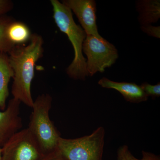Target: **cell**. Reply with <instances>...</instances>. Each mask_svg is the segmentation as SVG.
<instances>
[{
	"label": "cell",
	"instance_id": "6da1fadb",
	"mask_svg": "<svg viewBox=\"0 0 160 160\" xmlns=\"http://www.w3.org/2000/svg\"><path fill=\"white\" fill-rule=\"evenodd\" d=\"M29 41L26 46L15 45L8 54L13 72L11 89L13 98L32 108L34 102L32 97V82L36 63L43 56L44 41L41 35L34 33Z\"/></svg>",
	"mask_w": 160,
	"mask_h": 160
},
{
	"label": "cell",
	"instance_id": "7a4b0ae2",
	"mask_svg": "<svg viewBox=\"0 0 160 160\" xmlns=\"http://www.w3.org/2000/svg\"><path fill=\"white\" fill-rule=\"evenodd\" d=\"M50 2L55 22L60 31L67 36L74 49V58L66 69V73L73 79L84 81L89 76L82 51L83 43L87 36L86 32L74 22L72 12L68 7L58 0H51Z\"/></svg>",
	"mask_w": 160,
	"mask_h": 160
},
{
	"label": "cell",
	"instance_id": "3957f363",
	"mask_svg": "<svg viewBox=\"0 0 160 160\" xmlns=\"http://www.w3.org/2000/svg\"><path fill=\"white\" fill-rule=\"evenodd\" d=\"M52 98L48 93L40 95L33 102L28 129L34 136L44 154L58 147L61 137L58 130L49 118Z\"/></svg>",
	"mask_w": 160,
	"mask_h": 160
},
{
	"label": "cell",
	"instance_id": "277c9868",
	"mask_svg": "<svg viewBox=\"0 0 160 160\" xmlns=\"http://www.w3.org/2000/svg\"><path fill=\"white\" fill-rule=\"evenodd\" d=\"M105 129L98 128L91 134L74 139L61 137L58 148L68 160H102Z\"/></svg>",
	"mask_w": 160,
	"mask_h": 160
},
{
	"label": "cell",
	"instance_id": "5b68a950",
	"mask_svg": "<svg viewBox=\"0 0 160 160\" xmlns=\"http://www.w3.org/2000/svg\"><path fill=\"white\" fill-rule=\"evenodd\" d=\"M82 51L86 54V69L89 76L103 72L115 63L118 58L115 46L105 39L87 35L83 43Z\"/></svg>",
	"mask_w": 160,
	"mask_h": 160
},
{
	"label": "cell",
	"instance_id": "8992f818",
	"mask_svg": "<svg viewBox=\"0 0 160 160\" xmlns=\"http://www.w3.org/2000/svg\"><path fill=\"white\" fill-rule=\"evenodd\" d=\"M2 149V160H40L45 155L27 128L15 133Z\"/></svg>",
	"mask_w": 160,
	"mask_h": 160
},
{
	"label": "cell",
	"instance_id": "52a82bcc",
	"mask_svg": "<svg viewBox=\"0 0 160 160\" xmlns=\"http://www.w3.org/2000/svg\"><path fill=\"white\" fill-rule=\"evenodd\" d=\"M62 3L73 12L77 17L86 35L98 38L102 37L96 24V3L94 0H63Z\"/></svg>",
	"mask_w": 160,
	"mask_h": 160
},
{
	"label": "cell",
	"instance_id": "ba28073f",
	"mask_svg": "<svg viewBox=\"0 0 160 160\" xmlns=\"http://www.w3.org/2000/svg\"><path fill=\"white\" fill-rule=\"evenodd\" d=\"M21 102L14 98L9 100L8 106L0 111V147H2L8 140L23 126L20 117Z\"/></svg>",
	"mask_w": 160,
	"mask_h": 160
},
{
	"label": "cell",
	"instance_id": "9c48e42d",
	"mask_svg": "<svg viewBox=\"0 0 160 160\" xmlns=\"http://www.w3.org/2000/svg\"><path fill=\"white\" fill-rule=\"evenodd\" d=\"M98 84L103 88L113 89L119 92L125 99L129 102H142L148 99L141 86L134 83L118 82L104 77L98 81Z\"/></svg>",
	"mask_w": 160,
	"mask_h": 160
},
{
	"label": "cell",
	"instance_id": "30bf717a",
	"mask_svg": "<svg viewBox=\"0 0 160 160\" xmlns=\"http://www.w3.org/2000/svg\"><path fill=\"white\" fill-rule=\"evenodd\" d=\"M13 76L8 53L0 52V109L2 111L6 109V100L9 96V84Z\"/></svg>",
	"mask_w": 160,
	"mask_h": 160
},
{
	"label": "cell",
	"instance_id": "8fae6325",
	"mask_svg": "<svg viewBox=\"0 0 160 160\" xmlns=\"http://www.w3.org/2000/svg\"><path fill=\"white\" fill-rule=\"evenodd\" d=\"M138 17L141 26L151 25L156 23L160 18L159 0H141L136 2Z\"/></svg>",
	"mask_w": 160,
	"mask_h": 160
},
{
	"label": "cell",
	"instance_id": "7c38bea8",
	"mask_svg": "<svg viewBox=\"0 0 160 160\" xmlns=\"http://www.w3.org/2000/svg\"><path fill=\"white\" fill-rule=\"evenodd\" d=\"M8 38L15 45H22L29 41L31 37L30 29L25 23L13 21L7 30Z\"/></svg>",
	"mask_w": 160,
	"mask_h": 160
},
{
	"label": "cell",
	"instance_id": "4fadbf2b",
	"mask_svg": "<svg viewBox=\"0 0 160 160\" xmlns=\"http://www.w3.org/2000/svg\"><path fill=\"white\" fill-rule=\"evenodd\" d=\"M13 21L12 18L6 15L0 17V52L8 53L15 46L10 42L7 35L8 27Z\"/></svg>",
	"mask_w": 160,
	"mask_h": 160
},
{
	"label": "cell",
	"instance_id": "5bb4252c",
	"mask_svg": "<svg viewBox=\"0 0 160 160\" xmlns=\"http://www.w3.org/2000/svg\"><path fill=\"white\" fill-rule=\"evenodd\" d=\"M143 91L148 97H151L152 98L160 96V84L159 82L155 85H152L148 83H144L140 86Z\"/></svg>",
	"mask_w": 160,
	"mask_h": 160
},
{
	"label": "cell",
	"instance_id": "9a60e30c",
	"mask_svg": "<svg viewBox=\"0 0 160 160\" xmlns=\"http://www.w3.org/2000/svg\"><path fill=\"white\" fill-rule=\"evenodd\" d=\"M118 160H140L135 157L126 145L121 146L118 150Z\"/></svg>",
	"mask_w": 160,
	"mask_h": 160
},
{
	"label": "cell",
	"instance_id": "2e32d148",
	"mask_svg": "<svg viewBox=\"0 0 160 160\" xmlns=\"http://www.w3.org/2000/svg\"><path fill=\"white\" fill-rule=\"evenodd\" d=\"M141 29L142 31L150 36L160 38V26H153L151 25L146 26H141Z\"/></svg>",
	"mask_w": 160,
	"mask_h": 160
},
{
	"label": "cell",
	"instance_id": "e0dca14e",
	"mask_svg": "<svg viewBox=\"0 0 160 160\" xmlns=\"http://www.w3.org/2000/svg\"><path fill=\"white\" fill-rule=\"evenodd\" d=\"M40 160H68L61 153L58 147L48 153L44 155Z\"/></svg>",
	"mask_w": 160,
	"mask_h": 160
},
{
	"label": "cell",
	"instance_id": "ac0fdd59",
	"mask_svg": "<svg viewBox=\"0 0 160 160\" xmlns=\"http://www.w3.org/2000/svg\"><path fill=\"white\" fill-rule=\"evenodd\" d=\"M13 7V4L9 0H0V17L6 15L11 11Z\"/></svg>",
	"mask_w": 160,
	"mask_h": 160
},
{
	"label": "cell",
	"instance_id": "d6986e66",
	"mask_svg": "<svg viewBox=\"0 0 160 160\" xmlns=\"http://www.w3.org/2000/svg\"><path fill=\"white\" fill-rule=\"evenodd\" d=\"M142 157L140 160H160L159 156L157 155L149 152L142 151Z\"/></svg>",
	"mask_w": 160,
	"mask_h": 160
},
{
	"label": "cell",
	"instance_id": "ffe728a7",
	"mask_svg": "<svg viewBox=\"0 0 160 160\" xmlns=\"http://www.w3.org/2000/svg\"><path fill=\"white\" fill-rule=\"evenodd\" d=\"M2 147H0V160H2Z\"/></svg>",
	"mask_w": 160,
	"mask_h": 160
}]
</instances>
